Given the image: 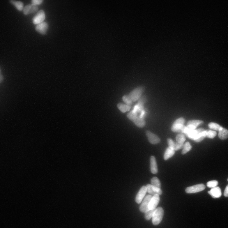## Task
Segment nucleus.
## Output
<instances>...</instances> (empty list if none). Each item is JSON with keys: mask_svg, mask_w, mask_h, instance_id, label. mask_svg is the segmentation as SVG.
<instances>
[{"mask_svg": "<svg viewBox=\"0 0 228 228\" xmlns=\"http://www.w3.org/2000/svg\"><path fill=\"white\" fill-rule=\"evenodd\" d=\"M164 215V209L162 207L155 209L152 217V222L154 225H158L161 222Z\"/></svg>", "mask_w": 228, "mask_h": 228, "instance_id": "1", "label": "nucleus"}, {"mask_svg": "<svg viewBox=\"0 0 228 228\" xmlns=\"http://www.w3.org/2000/svg\"><path fill=\"white\" fill-rule=\"evenodd\" d=\"M185 119L182 117L177 119L174 123L171 129L174 132H181L183 133L185 126L184 125L185 123Z\"/></svg>", "mask_w": 228, "mask_h": 228, "instance_id": "2", "label": "nucleus"}, {"mask_svg": "<svg viewBox=\"0 0 228 228\" xmlns=\"http://www.w3.org/2000/svg\"><path fill=\"white\" fill-rule=\"evenodd\" d=\"M144 88L143 86H139L130 92L128 95L132 102H135L138 100L142 96V93L144 91Z\"/></svg>", "mask_w": 228, "mask_h": 228, "instance_id": "3", "label": "nucleus"}, {"mask_svg": "<svg viewBox=\"0 0 228 228\" xmlns=\"http://www.w3.org/2000/svg\"><path fill=\"white\" fill-rule=\"evenodd\" d=\"M205 188V186L204 184H200L187 187L185 191L188 194L196 193L204 190Z\"/></svg>", "mask_w": 228, "mask_h": 228, "instance_id": "4", "label": "nucleus"}, {"mask_svg": "<svg viewBox=\"0 0 228 228\" xmlns=\"http://www.w3.org/2000/svg\"><path fill=\"white\" fill-rule=\"evenodd\" d=\"M152 197H153L152 195H148L144 197L142 203L139 207V210L141 212L145 213L149 210V205Z\"/></svg>", "mask_w": 228, "mask_h": 228, "instance_id": "5", "label": "nucleus"}, {"mask_svg": "<svg viewBox=\"0 0 228 228\" xmlns=\"http://www.w3.org/2000/svg\"><path fill=\"white\" fill-rule=\"evenodd\" d=\"M45 13L43 10L39 11L33 17V23L35 24H38L43 22L45 19Z\"/></svg>", "mask_w": 228, "mask_h": 228, "instance_id": "6", "label": "nucleus"}, {"mask_svg": "<svg viewBox=\"0 0 228 228\" xmlns=\"http://www.w3.org/2000/svg\"><path fill=\"white\" fill-rule=\"evenodd\" d=\"M146 133L148 141L151 144H155L160 142V139L154 134L149 131H146Z\"/></svg>", "mask_w": 228, "mask_h": 228, "instance_id": "7", "label": "nucleus"}, {"mask_svg": "<svg viewBox=\"0 0 228 228\" xmlns=\"http://www.w3.org/2000/svg\"><path fill=\"white\" fill-rule=\"evenodd\" d=\"M38 8L37 6L33 4H29L25 6L23 10L24 14L27 15L29 14L37 12Z\"/></svg>", "mask_w": 228, "mask_h": 228, "instance_id": "8", "label": "nucleus"}, {"mask_svg": "<svg viewBox=\"0 0 228 228\" xmlns=\"http://www.w3.org/2000/svg\"><path fill=\"white\" fill-rule=\"evenodd\" d=\"M147 192L146 186H143L141 188L136 197L135 201L137 204H140L142 202Z\"/></svg>", "mask_w": 228, "mask_h": 228, "instance_id": "9", "label": "nucleus"}, {"mask_svg": "<svg viewBox=\"0 0 228 228\" xmlns=\"http://www.w3.org/2000/svg\"><path fill=\"white\" fill-rule=\"evenodd\" d=\"M48 27L49 25L47 23L43 22L37 24L35 27V29L39 33L42 35H45L46 33Z\"/></svg>", "mask_w": 228, "mask_h": 228, "instance_id": "10", "label": "nucleus"}, {"mask_svg": "<svg viewBox=\"0 0 228 228\" xmlns=\"http://www.w3.org/2000/svg\"><path fill=\"white\" fill-rule=\"evenodd\" d=\"M160 195H153L151 198L149 202V209L154 210L156 208L159 202H160Z\"/></svg>", "mask_w": 228, "mask_h": 228, "instance_id": "11", "label": "nucleus"}, {"mask_svg": "<svg viewBox=\"0 0 228 228\" xmlns=\"http://www.w3.org/2000/svg\"><path fill=\"white\" fill-rule=\"evenodd\" d=\"M207 130H205L204 129L201 128L199 129V132L198 133L196 138L194 140L196 142H200L207 137Z\"/></svg>", "mask_w": 228, "mask_h": 228, "instance_id": "12", "label": "nucleus"}, {"mask_svg": "<svg viewBox=\"0 0 228 228\" xmlns=\"http://www.w3.org/2000/svg\"><path fill=\"white\" fill-rule=\"evenodd\" d=\"M208 193L213 198H219L222 195L221 190L218 187L212 188L210 191L208 192Z\"/></svg>", "mask_w": 228, "mask_h": 228, "instance_id": "13", "label": "nucleus"}, {"mask_svg": "<svg viewBox=\"0 0 228 228\" xmlns=\"http://www.w3.org/2000/svg\"><path fill=\"white\" fill-rule=\"evenodd\" d=\"M151 171L153 174H156L158 172V169L156 159L155 157L152 156L150 158Z\"/></svg>", "mask_w": 228, "mask_h": 228, "instance_id": "14", "label": "nucleus"}, {"mask_svg": "<svg viewBox=\"0 0 228 228\" xmlns=\"http://www.w3.org/2000/svg\"><path fill=\"white\" fill-rule=\"evenodd\" d=\"M175 151L173 148L169 146L165 152L164 156V160H167L172 157L175 154Z\"/></svg>", "mask_w": 228, "mask_h": 228, "instance_id": "15", "label": "nucleus"}, {"mask_svg": "<svg viewBox=\"0 0 228 228\" xmlns=\"http://www.w3.org/2000/svg\"><path fill=\"white\" fill-rule=\"evenodd\" d=\"M132 121L137 127L139 128H143L146 125V122L144 118L141 117L140 115L138 116Z\"/></svg>", "mask_w": 228, "mask_h": 228, "instance_id": "16", "label": "nucleus"}, {"mask_svg": "<svg viewBox=\"0 0 228 228\" xmlns=\"http://www.w3.org/2000/svg\"><path fill=\"white\" fill-rule=\"evenodd\" d=\"M118 108L123 113L129 111L131 108V107L127 104H124L121 103H119L117 104Z\"/></svg>", "mask_w": 228, "mask_h": 228, "instance_id": "17", "label": "nucleus"}, {"mask_svg": "<svg viewBox=\"0 0 228 228\" xmlns=\"http://www.w3.org/2000/svg\"><path fill=\"white\" fill-rule=\"evenodd\" d=\"M218 137L222 140H225L228 138V130L223 128L222 130L219 131Z\"/></svg>", "mask_w": 228, "mask_h": 228, "instance_id": "18", "label": "nucleus"}, {"mask_svg": "<svg viewBox=\"0 0 228 228\" xmlns=\"http://www.w3.org/2000/svg\"><path fill=\"white\" fill-rule=\"evenodd\" d=\"M10 3L16 7L17 9L19 11H22L24 9L23 3L20 1H16L11 0L10 1Z\"/></svg>", "mask_w": 228, "mask_h": 228, "instance_id": "19", "label": "nucleus"}, {"mask_svg": "<svg viewBox=\"0 0 228 228\" xmlns=\"http://www.w3.org/2000/svg\"><path fill=\"white\" fill-rule=\"evenodd\" d=\"M151 185L160 188L161 184L158 177H154L151 180Z\"/></svg>", "mask_w": 228, "mask_h": 228, "instance_id": "20", "label": "nucleus"}, {"mask_svg": "<svg viewBox=\"0 0 228 228\" xmlns=\"http://www.w3.org/2000/svg\"><path fill=\"white\" fill-rule=\"evenodd\" d=\"M183 148L182 154L184 155L186 154L191 150L192 146L189 142H186L184 144Z\"/></svg>", "mask_w": 228, "mask_h": 228, "instance_id": "21", "label": "nucleus"}, {"mask_svg": "<svg viewBox=\"0 0 228 228\" xmlns=\"http://www.w3.org/2000/svg\"><path fill=\"white\" fill-rule=\"evenodd\" d=\"M208 126L210 128L216 131H219L220 128H222V126L219 124L213 122L210 123Z\"/></svg>", "mask_w": 228, "mask_h": 228, "instance_id": "22", "label": "nucleus"}, {"mask_svg": "<svg viewBox=\"0 0 228 228\" xmlns=\"http://www.w3.org/2000/svg\"><path fill=\"white\" fill-rule=\"evenodd\" d=\"M176 142L180 144H183L186 140V138L183 135L179 134L176 137Z\"/></svg>", "mask_w": 228, "mask_h": 228, "instance_id": "23", "label": "nucleus"}, {"mask_svg": "<svg viewBox=\"0 0 228 228\" xmlns=\"http://www.w3.org/2000/svg\"><path fill=\"white\" fill-rule=\"evenodd\" d=\"M204 121L201 120H192L188 121L187 125H192L196 127L201 124L203 123Z\"/></svg>", "mask_w": 228, "mask_h": 228, "instance_id": "24", "label": "nucleus"}, {"mask_svg": "<svg viewBox=\"0 0 228 228\" xmlns=\"http://www.w3.org/2000/svg\"><path fill=\"white\" fill-rule=\"evenodd\" d=\"M137 113L133 110L130 112L127 115V117L130 120L133 121L138 116Z\"/></svg>", "mask_w": 228, "mask_h": 228, "instance_id": "25", "label": "nucleus"}, {"mask_svg": "<svg viewBox=\"0 0 228 228\" xmlns=\"http://www.w3.org/2000/svg\"><path fill=\"white\" fill-rule=\"evenodd\" d=\"M155 210H149L145 213L144 218L147 220H149L153 217Z\"/></svg>", "mask_w": 228, "mask_h": 228, "instance_id": "26", "label": "nucleus"}, {"mask_svg": "<svg viewBox=\"0 0 228 228\" xmlns=\"http://www.w3.org/2000/svg\"><path fill=\"white\" fill-rule=\"evenodd\" d=\"M218 184V181L216 180H213L210 181L208 182L207 184L208 187L209 188H213L216 187Z\"/></svg>", "mask_w": 228, "mask_h": 228, "instance_id": "27", "label": "nucleus"}, {"mask_svg": "<svg viewBox=\"0 0 228 228\" xmlns=\"http://www.w3.org/2000/svg\"><path fill=\"white\" fill-rule=\"evenodd\" d=\"M217 133L215 131H212L211 130H209L207 131V137L210 139H213L216 136Z\"/></svg>", "mask_w": 228, "mask_h": 228, "instance_id": "28", "label": "nucleus"}, {"mask_svg": "<svg viewBox=\"0 0 228 228\" xmlns=\"http://www.w3.org/2000/svg\"><path fill=\"white\" fill-rule=\"evenodd\" d=\"M122 100L127 105H130L132 103V101L128 96L125 95L123 97Z\"/></svg>", "mask_w": 228, "mask_h": 228, "instance_id": "29", "label": "nucleus"}, {"mask_svg": "<svg viewBox=\"0 0 228 228\" xmlns=\"http://www.w3.org/2000/svg\"><path fill=\"white\" fill-rule=\"evenodd\" d=\"M147 192L151 195H155L152 188V185L150 184H148L146 186Z\"/></svg>", "mask_w": 228, "mask_h": 228, "instance_id": "30", "label": "nucleus"}, {"mask_svg": "<svg viewBox=\"0 0 228 228\" xmlns=\"http://www.w3.org/2000/svg\"><path fill=\"white\" fill-rule=\"evenodd\" d=\"M152 188L155 195H161L162 193V191L160 188L152 185Z\"/></svg>", "mask_w": 228, "mask_h": 228, "instance_id": "31", "label": "nucleus"}, {"mask_svg": "<svg viewBox=\"0 0 228 228\" xmlns=\"http://www.w3.org/2000/svg\"><path fill=\"white\" fill-rule=\"evenodd\" d=\"M184 144H180L178 143H175L174 150L175 151L179 150L183 148Z\"/></svg>", "mask_w": 228, "mask_h": 228, "instance_id": "32", "label": "nucleus"}, {"mask_svg": "<svg viewBox=\"0 0 228 228\" xmlns=\"http://www.w3.org/2000/svg\"><path fill=\"white\" fill-rule=\"evenodd\" d=\"M167 142L169 146L174 149L175 143L171 139L168 138L167 139Z\"/></svg>", "mask_w": 228, "mask_h": 228, "instance_id": "33", "label": "nucleus"}, {"mask_svg": "<svg viewBox=\"0 0 228 228\" xmlns=\"http://www.w3.org/2000/svg\"><path fill=\"white\" fill-rule=\"evenodd\" d=\"M43 1V0H32L31 1L32 4L37 6L41 4Z\"/></svg>", "mask_w": 228, "mask_h": 228, "instance_id": "34", "label": "nucleus"}, {"mask_svg": "<svg viewBox=\"0 0 228 228\" xmlns=\"http://www.w3.org/2000/svg\"><path fill=\"white\" fill-rule=\"evenodd\" d=\"M224 196L226 197H228V184L226 186L224 193Z\"/></svg>", "mask_w": 228, "mask_h": 228, "instance_id": "35", "label": "nucleus"}, {"mask_svg": "<svg viewBox=\"0 0 228 228\" xmlns=\"http://www.w3.org/2000/svg\"><path fill=\"white\" fill-rule=\"evenodd\" d=\"M3 76L1 74V69L0 68V83H1L3 81Z\"/></svg>", "mask_w": 228, "mask_h": 228, "instance_id": "36", "label": "nucleus"}, {"mask_svg": "<svg viewBox=\"0 0 228 228\" xmlns=\"http://www.w3.org/2000/svg\"><path fill=\"white\" fill-rule=\"evenodd\" d=\"M227 181H228V179H227Z\"/></svg>", "mask_w": 228, "mask_h": 228, "instance_id": "37", "label": "nucleus"}]
</instances>
